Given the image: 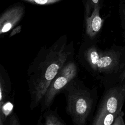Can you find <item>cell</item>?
<instances>
[{
    "label": "cell",
    "mask_w": 125,
    "mask_h": 125,
    "mask_svg": "<svg viewBox=\"0 0 125 125\" xmlns=\"http://www.w3.org/2000/svg\"><path fill=\"white\" fill-rule=\"evenodd\" d=\"M79 71L77 62L73 59L68 62L50 83L41 103V112L50 107L56 96L62 92L72 81L78 77Z\"/></svg>",
    "instance_id": "4"
},
{
    "label": "cell",
    "mask_w": 125,
    "mask_h": 125,
    "mask_svg": "<svg viewBox=\"0 0 125 125\" xmlns=\"http://www.w3.org/2000/svg\"><path fill=\"white\" fill-rule=\"evenodd\" d=\"M100 7L94 5V10L90 17L86 19V32L89 38H93L101 29L104 21L100 16Z\"/></svg>",
    "instance_id": "8"
},
{
    "label": "cell",
    "mask_w": 125,
    "mask_h": 125,
    "mask_svg": "<svg viewBox=\"0 0 125 125\" xmlns=\"http://www.w3.org/2000/svg\"><path fill=\"white\" fill-rule=\"evenodd\" d=\"M9 125H21L16 113H12L9 115Z\"/></svg>",
    "instance_id": "13"
},
{
    "label": "cell",
    "mask_w": 125,
    "mask_h": 125,
    "mask_svg": "<svg viewBox=\"0 0 125 125\" xmlns=\"http://www.w3.org/2000/svg\"><path fill=\"white\" fill-rule=\"evenodd\" d=\"M120 112L106 113L97 118H93L91 125H112L116 117Z\"/></svg>",
    "instance_id": "11"
},
{
    "label": "cell",
    "mask_w": 125,
    "mask_h": 125,
    "mask_svg": "<svg viewBox=\"0 0 125 125\" xmlns=\"http://www.w3.org/2000/svg\"><path fill=\"white\" fill-rule=\"evenodd\" d=\"M124 17H125V10L124 11Z\"/></svg>",
    "instance_id": "19"
},
{
    "label": "cell",
    "mask_w": 125,
    "mask_h": 125,
    "mask_svg": "<svg viewBox=\"0 0 125 125\" xmlns=\"http://www.w3.org/2000/svg\"><path fill=\"white\" fill-rule=\"evenodd\" d=\"M94 118L106 113H117L122 110L125 100V83H120L106 88Z\"/></svg>",
    "instance_id": "5"
},
{
    "label": "cell",
    "mask_w": 125,
    "mask_h": 125,
    "mask_svg": "<svg viewBox=\"0 0 125 125\" xmlns=\"http://www.w3.org/2000/svg\"><path fill=\"white\" fill-rule=\"evenodd\" d=\"M12 83L7 71L1 64L0 67V105L10 102Z\"/></svg>",
    "instance_id": "9"
},
{
    "label": "cell",
    "mask_w": 125,
    "mask_h": 125,
    "mask_svg": "<svg viewBox=\"0 0 125 125\" xmlns=\"http://www.w3.org/2000/svg\"><path fill=\"white\" fill-rule=\"evenodd\" d=\"M92 0V1L93 2V3L95 4V5H96V4H98L99 0Z\"/></svg>",
    "instance_id": "17"
},
{
    "label": "cell",
    "mask_w": 125,
    "mask_h": 125,
    "mask_svg": "<svg viewBox=\"0 0 125 125\" xmlns=\"http://www.w3.org/2000/svg\"><path fill=\"white\" fill-rule=\"evenodd\" d=\"M25 1L31 2L32 3L37 4L39 5H46L54 3L59 2L62 0H24Z\"/></svg>",
    "instance_id": "12"
},
{
    "label": "cell",
    "mask_w": 125,
    "mask_h": 125,
    "mask_svg": "<svg viewBox=\"0 0 125 125\" xmlns=\"http://www.w3.org/2000/svg\"><path fill=\"white\" fill-rule=\"evenodd\" d=\"M124 80H125V70L124 71V72L122 74V75L120 77V81L121 82V81H123ZM124 82L125 83V82Z\"/></svg>",
    "instance_id": "16"
},
{
    "label": "cell",
    "mask_w": 125,
    "mask_h": 125,
    "mask_svg": "<svg viewBox=\"0 0 125 125\" xmlns=\"http://www.w3.org/2000/svg\"><path fill=\"white\" fill-rule=\"evenodd\" d=\"M100 52L101 50L95 45H92L83 50L78 57L79 63L95 78L97 74Z\"/></svg>",
    "instance_id": "6"
},
{
    "label": "cell",
    "mask_w": 125,
    "mask_h": 125,
    "mask_svg": "<svg viewBox=\"0 0 125 125\" xmlns=\"http://www.w3.org/2000/svg\"><path fill=\"white\" fill-rule=\"evenodd\" d=\"M5 122H4L2 119H0V125H5Z\"/></svg>",
    "instance_id": "18"
},
{
    "label": "cell",
    "mask_w": 125,
    "mask_h": 125,
    "mask_svg": "<svg viewBox=\"0 0 125 125\" xmlns=\"http://www.w3.org/2000/svg\"><path fill=\"white\" fill-rule=\"evenodd\" d=\"M125 70V58L120 50L110 49L100 52L96 78L100 80L106 88L120 81Z\"/></svg>",
    "instance_id": "3"
},
{
    "label": "cell",
    "mask_w": 125,
    "mask_h": 125,
    "mask_svg": "<svg viewBox=\"0 0 125 125\" xmlns=\"http://www.w3.org/2000/svg\"><path fill=\"white\" fill-rule=\"evenodd\" d=\"M24 13V7L18 5L4 12L0 18V34L9 31L21 20Z\"/></svg>",
    "instance_id": "7"
},
{
    "label": "cell",
    "mask_w": 125,
    "mask_h": 125,
    "mask_svg": "<svg viewBox=\"0 0 125 125\" xmlns=\"http://www.w3.org/2000/svg\"><path fill=\"white\" fill-rule=\"evenodd\" d=\"M62 92L65 98L66 112L73 125H86L97 102V88L88 87L78 77Z\"/></svg>",
    "instance_id": "2"
},
{
    "label": "cell",
    "mask_w": 125,
    "mask_h": 125,
    "mask_svg": "<svg viewBox=\"0 0 125 125\" xmlns=\"http://www.w3.org/2000/svg\"><path fill=\"white\" fill-rule=\"evenodd\" d=\"M124 115V112L122 110L116 117L112 125H125Z\"/></svg>",
    "instance_id": "14"
},
{
    "label": "cell",
    "mask_w": 125,
    "mask_h": 125,
    "mask_svg": "<svg viewBox=\"0 0 125 125\" xmlns=\"http://www.w3.org/2000/svg\"><path fill=\"white\" fill-rule=\"evenodd\" d=\"M37 125H67L60 116L56 110L50 107L41 112Z\"/></svg>",
    "instance_id": "10"
},
{
    "label": "cell",
    "mask_w": 125,
    "mask_h": 125,
    "mask_svg": "<svg viewBox=\"0 0 125 125\" xmlns=\"http://www.w3.org/2000/svg\"><path fill=\"white\" fill-rule=\"evenodd\" d=\"M73 52L65 44L56 45L40 53L27 71V90L31 110L41 104L51 81L60 69L73 59Z\"/></svg>",
    "instance_id": "1"
},
{
    "label": "cell",
    "mask_w": 125,
    "mask_h": 125,
    "mask_svg": "<svg viewBox=\"0 0 125 125\" xmlns=\"http://www.w3.org/2000/svg\"><path fill=\"white\" fill-rule=\"evenodd\" d=\"M21 31V26H19L18 27H17L16 28H14L11 32V33L10 34V37L13 36L19 33H20Z\"/></svg>",
    "instance_id": "15"
}]
</instances>
